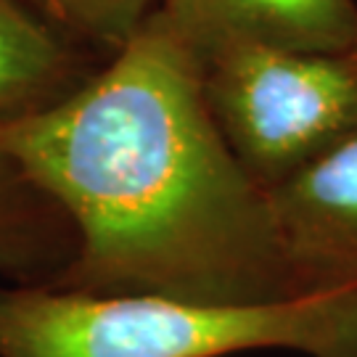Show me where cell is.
I'll return each mask as SVG.
<instances>
[{"instance_id": "obj_3", "label": "cell", "mask_w": 357, "mask_h": 357, "mask_svg": "<svg viewBox=\"0 0 357 357\" xmlns=\"http://www.w3.org/2000/svg\"><path fill=\"white\" fill-rule=\"evenodd\" d=\"M196 61L217 128L265 191L357 130V43L342 51L222 45Z\"/></svg>"}, {"instance_id": "obj_4", "label": "cell", "mask_w": 357, "mask_h": 357, "mask_svg": "<svg viewBox=\"0 0 357 357\" xmlns=\"http://www.w3.org/2000/svg\"><path fill=\"white\" fill-rule=\"evenodd\" d=\"M268 202L299 291H357V130L268 188Z\"/></svg>"}, {"instance_id": "obj_1", "label": "cell", "mask_w": 357, "mask_h": 357, "mask_svg": "<svg viewBox=\"0 0 357 357\" xmlns=\"http://www.w3.org/2000/svg\"><path fill=\"white\" fill-rule=\"evenodd\" d=\"M0 151L72 228L51 289L204 305L305 296L196 56L151 19L85 85L3 119Z\"/></svg>"}, {"instance_id": "obj_8", "label": "cell", "mask_w": 357, "mask_h": 357, "mask_svg": "<svg viewBox=\"0 0 357 357\" xmlns=\"http://www.w3.org/2000/svg\"><path fill=\"white\" fill-rule=\"evenodd\" d=\"M56 24L101 48L119 51L146 24L159 0H32Z\"/></svg>"}, {"instance_id": "obj_2", "label": "cell", "mask_w": 357, "mask_h": 357, "mask_svg": "<svg viewBox=\"0 0 357 357\" xmlns=\"http://www.w3.org/2000/svg\"><path fill=\"white\" fill-rule=\"evenodd\" d=\"M357 357V291L257 305L0 286V357Z\"/></svg>"}, {"instance_id": "obj_5", "label": "cell", "mask_w": 357, "mask_h": 357, "mask_svg": "<svg viewBox=\"0 0 357 357\" xmlns=\"http://www.w3.org/2000/svg\"><path fill=\"white\" fill-rule=\"evenodd\" d=\"M149 19L196 59L222 45L342 51L357 43V0H159Z\"/></svg>"}, {"instance_id": "obj_7", "label": "cell", "mask_w": 357, "mask_h": 357, "mask_svg": "<svg viewBox=\"0 0 357 357\" xmlns=\"http://www.w3.org/2000/svg\"><path fill=\"white\" fill-rule=\"evenodd\" d=\"M61 212L0 151V270L26 275L69 262L75 241L61 233ZM66 220V217H64Z\"/></svg>"}, {"instance_id": "obj_6", "label": "cell", "mask_w": 357, "mask_h": 357, "mask_svg": "<svg viewBox=\"0 0 357 357\" xmlns=\"http://www.w3.org/2000/svg\"><path fill=\"white\" fill-rule=\"evenodd\" d=\"M75 72L69 45L26 0H0V122L59 101Z\"/></svg>"}]
</instances>
